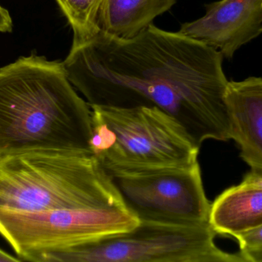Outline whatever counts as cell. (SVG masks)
<instances>
[{
	"instance_id": "3957f363",
	"label": "cell",
	"mask_w": 262,
	"mask_h": 262,
	"mask_svg": "<svg viewBox=\"0 0 262 262\" xmlns=\"http://www.w3.org/2000/svg\"><path fill=\"white\" fill-rule=\"evenodd\" d=\"M106 208L127 209L91 151L37 150L0 156L1 209Z\"/></svg>"
},
{
	"instance_id": "5b68a950",
	"label": "cell",
	"mask_w": 262,
	"mask_h": 262,
	"mask_svg": "<svg viewBox=\"0 0 262 262\" xmlns=\"http://www.w3.org/2000/svg\"><path fill=\"white\" fill-rule=\"evenodd\" d=\"M209 223L177 225L140 220L134 229L84 244L36 252L35 262H247L223 252Z\"/></svg>"
},
{
	"instance_id": "277c9868",
	"label": "cell",
	"mask_w": 262,
	"mask_h": 262,
	"mask_svg": "<svg viewBox=\"0 0 262 262\" xmlns=\"http://www.w3.org/2000/svg\"><path fill=\"white\" fill-rule=\"evenodd\" d=\"M89 106L91 150L106 173L184 167L198 162L200 148L159 108Z\"/></svg>"
},
{
	"instance_id": "7a4b0ae2",
	"label": "cell",
	"mask_w": 262,
	"mask_h": 262,
	"mask_svg": "<svg viewBox=\"0 0 262 262\" xmlns=\"http://www.w3.org/2000/svg\"><path fill=\"white\" fill-rule=\"evenodd\" d=\"M92 112L62 62L31 54L0 68V156L91 151Z\"/></svg>"
},
{
	"instance_id": "8992f818",
	"label": "cell",
	"mask_w": 262,
	"mask_h": 262,
	"mask_svg": "<svg viewBox=\"0 0 262 262\" xmlns=\"http://www.w3.org/2000/svg\"><path fill=\"white\" fill-rule=\"evenodd\" d=\"M127 209H58L17 212L0 209V234L21 261L29 255L84 244L135 228Z\"/></svg>"
},
{
	"instance_id": "6da1fadb",
	"label": "cell",
	"mask_w": 262,
	"mask_h": 262,
	"mask_svg": "<svg viewBox=\"0 0 262 262\" xmlns=\"http://www.w3.org/2000/svg\"><path fill=\"white\" fill-rule=\"evenodd\" d=\"M223 57L212 46L152 23L131 38L100 30L71 48L62 63L89 105L156 106L200 149L207 139H231Z\"/></svg>"
},
{
	"instance_id": "ba28073f",
	"label": "cell",
	"mask_w": 262,
	"mask_h": 262,
	"mask_svg": "<svg viewBox=\"0 0 262 262\" xmlns=\"http://www.w3.org/2000/svg\"><path fill=\"white\" fill-rule=\"evenodd\" d=\"M206 9L202 18L183 23L178 32L218 49L226 58L262 33V0H220Z\"/></svg>"
},
{
	"instance_id": "52a82bcc",
	"label": "cell",
	"mask_w": 262,
	"mask_h": 262,
	"mask_svg": "<svg viewBox=\"0 0 262 262\" xmlns=\"http://www.w3.org/2000/svg\"><path fill=\"white\" fill-rule=\"evenodd\" d=\"M124 206L139 220L177 225L209 223L199 162L184 167L109 172Z\"/></svg>"
},
{
	"instance_id": "9c48e42d",
	"label": "cell",
	"mask_w": 262,
	"mask_h": 262,
	"mask_svg": "<svg viewBox=\"0 0 262 262\" xmlns=\"http://www.w3.org/2000/svg\"><path fill=\"white\" fill-rule=\"evenodd\" d=\"M226 99L231 139L239 146L240 156L251 169L262 171V78L229 82Z\"/></svg>"
},
{
	"instance_id": "9a60e30c",
	"label": "cell",
	"mask_w": 262,
	"mask_h": 262,
	"mask_svg": "<svg viewBox=\"0 0 262 262\" xmlns=\"http://www.w3.org/2000/svg\"><path fill=\"white\" fill-rule=\"evenodd\" d=\"M243 183L262 187V171L251 169L250 172L245 175Z\"/></svg>"
},
{
	"instance_id": "7c38bea8",
	"label": "cell",
	"mask_w": 262,
	"mask_h": 262,
	"mask_svg": "<svg viewBox=\"0 0 262 262\" xmlns=\"http://www.w3.org/2000/svg\"><path fill=\"white\" fill-rule=\"evenodd\" d=\"M73 32L72 47L93 38L101 29L99 17L104 0H55Z\"/></svg>"
},
{
	"instance_id": "4fadbf2b",
	"label": "cell",
	"mask_w": 262,
	"mask_h": 262,
	"mask_svg": "<svg viewBox=\"0 0 262 262\" xmlns=\"http://www.w3.org/2000/svg\"><path fill=\"white\" fill-rule=\"evenodd\" d=\"M234 238L239 244L240 252L246 261L249 255L262 252V226L238 234Z\"/></svg>"
},
{
	"instance_id": "8fae6325",
	"label": "cell",
	"mask_w": 262,
	"mask_h": 262,
	"mask_svg": "<svg viewBox=\"0 0 262 262\" xmlns=\"http://www.w3.org/2000/svg\"><path fill=\"white\" fill-rule=\"evenodd\" d=\"M176 3L177 0H104L100 29L118 38H134Z\"/></svg>"
},
{
	"instance_id": "30bf717a",
	"label": "cell",
	"mask_w": 262,
	"mask_h": 262,
	"mask_svg": "<svg viewBox=\"0 0 262 262\" xmlns=\"http://www.w3.org/2000/svg\"><path fill=\"white\" fill-rule=\"evenodd\" d=\"M209 223L217 235L235 237L262 226V187L242 182L211 203Z\"/></svg>"
},
{
	"instance_id": "5bb4252c",
	"label": "cell",
	"mask_w": 262,
	"mask_h": 262,
	"mask_svg": "<svg viewBox=\"0 0 262 262\" xmlns=\"http://www.w3.org/2000/svg\"><path fill=\"white\" fill-rule=\"evenodd\" d=\"M13 29V22L8 9L0 3V33H9Z\"/></svg>"
},
{
	"instance_id": "2e32d148",
	"label": "cell",
	"mask_w": 262,
	"mask_h": 262,
	"mask_svg": "<svg viewBox=\"0 0 262 262\" xmlns=\"http://www.w3.org/2000/svg\"><path fill=\"white\" fill-rule=\"evenodd\" d=\"M0 261H21L18 257L12 256L0 249Z\"/></svg>"
}]
</instances>
